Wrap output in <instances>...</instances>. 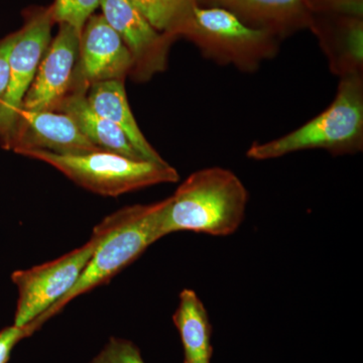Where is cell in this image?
Listing matches in <instances>:
<instances>
[{"label": "cell", "mask_w": 363, "mask_h": 363, "mask_svg": "<svg viewBox=\"0 0 363 363\" xmlns=\"http://www.w3.org/2000/svg\"><path fill=\"white\" fill-rule=\"evenodd\" d=\"M168 198L152 204L121 208L105 217L97 228L101 240L73 289L44 314L33 320L39 330L79 296L108 283L118 272L133 264L145 250L164 238L162 223Z\"/></svg>", "instance_id": "6da1fadb"}, {"label": "cell", "mask_w": 363, "mask_h": 363, "mask_svg": "<svg viewBox=\"0 0 363 363\" xmlns=\"http://www.w3.org/2000/svg\"><path fill=\"white\" fill-rule=\"evenodd\" d=\"M248 192L230 169L212 167L191 174L177 188L162 215L164 236L193 231L228 236L245 220Z\"/></svg>", "instance_id": "7a4b0ae2"}, {"label": "cell", "mask_w": 363, "mask_h": 363, "mask_svg": "<svg viewBox=\"0 0 363 363\" xmlns=\"http://www.w3.org/2000/svg\"><path fill=\"white\" fill-rule=\"evenodd\" d=\"M337 92L328 108L288 135L264 143H253L247 157L253 161L278 159L300 152L321 149L332 155H352L363 147V77H340Z\"/></svg>", "instance_id": "3957f363"}, {"label": "cell", "mask_w": 363, "mask_h": 363, "mask_svg": "<svg viewBox=\"0 0 363 363\" xmlns=\"http://www.w3.org/2000/svg\"><path fill=\"white\" fill-rule=\"evenodd\" d=\"M200 50L205 58L242 72L257 71L279 52V38L253 28L218 6L195 7L175 33Z\"/></svg>", "instance_id": "277c9868"}, {"label": "cell", "mask_w": 363, "mask_h": 363, "mask_svg": "<svg viewBox=\"0 0 363 363\" xmlns=\"http://www.w3.org/2000/svg\"><path fill=\"white\" fill-rule=\"evenodd\" d=\"M21 156L44 162L80 187L105 197H118L160 184L176 183L180 179L168 162L133 160L107 150L85 155L28 150Z\"/></svg>", "instance_id": "5b68a950"}, {"label": "cell", "mask_w": 363, "mask_h": 363, "mask_svg": "<svg viewBox=\"0 0 363 363\" xmlns=\"http://www.w3.org/2000/svg\"><path fill=\"white\" fill-rule=\"evenodd\" d=\"M101 233L95 226L90 240L58 259L11 274L18 290L13 325L26 326L56 304L77 283L89 262Z\"/></svg>", "instance_id": "8992f818"}, {"label": "cell", "mask_w": 363, "mask_h": 363, "mask_svg": "<svg viewBox=\"0 0 363 363\" xmlns=\"http://www.w3.org/2000/svg\"><path fill=\"white\" fill-rule=\"evenodd\" d=\"M54 23L50 6L40 7L28 14L23 28L14 33L9 58V86L0 105V143L13 128L40 60L51 43Z\"/></svg>", "instance_id": "52a82bcc"}, {"label": "cell", "mask_w": 363, "mask_h": 363, "mask_svg": "<svg viewBox=\"0 0 363 363\" xmlns=\"http://www.w3.org/2000/svg\"><path fill=\"white\" fill-rule=\"evenodd\" d=\"M131 68L133 59L123 40L102 14H93L81 33L69 93L86 94L97 83L124 81Z\"/></svg>", "instance_id": "ba28073f"}, {"label": "cell", "mask_w": 363, "mask_h": 363, "mask_svg": "<svg viewBox=\"0 0 363 363\" xmlns=\"http://www.w3.org/2000/svg\"><path fill=\"white\" fill-rule=\"evenodd\" d=\"M100 7L130 52L133 80L145 82L166 70L174 38L157 30L128 0H101Z\"/></svg>", "instance_id": "9c48e42d"}, {"label": "cell", "mask_w": 363, "mask_h": 363, "mask_svg": "<svg viewBox=\"0 0 363 363\" xmlns=\"http://www.w3.org/2000/svg\"><path fill=\"white\" fill-rule=\"evenodd\" d=\"M1 147L18 155L28 150H47L57 155H85L104 150L88 140L73 119L63 112L23 108Z\"/></svg>", "instance_id": "30bf717a"}, {"label": "cell", "mask_w": 363, "mask_h": 363, "mask_svg": "<svg viewBox=\"0 0 363 363\" xmlns=\"http://www.w3.org/2000/svg\"><path fill=\"white\" fill-rule=\"evenodd\" d=\"M79 47L80 35L77 32L66 23H60L59 33L40 60L21 108L32 111H57L70 91Z\"/></svg>", "instance_id": "8fae6325"}, {"label": "cell", "mask_w": 363, "mask_h": 363, "mask_svg": "<svg viewBox=\"0 0 363 363\" xmlns=\"http://www.w3.org/2000/svg\"><path fill=\"white\" fill-rule=\"evenodd\" d=\"M222 7L240 21L285 39L293 33L309 30L313 13L308 0H206Z\"/></svg>", "instance_id": "7c38bea8"}, {"label": "cell", "mask_w": 363, "mask_h": 363, "mask_svg": "<svg viewBox=\"0 0 363 363\" xmlns=\"http://www.w3.org/2000/svg\"><path fill=\"white\" fill-rule=\"evenodd\" d=\"M309 30L316 35L336 75L362 74L363 18L313 14Z\"/></svg>", "instance_id": "4fadbf2b"}, {"label": "cell", "mask_w": 363, "mask_h": 363, "mask_svg": "<svg viewBox=\"0 0 363 363\" xmlns=\"http://www.w3.org/2000/svg\"><path fill=\"white\" fill-rule=\"evenodd\" d=\"M86 97L93 111L123 131L140 157L150 162H167L147 142L136 123L126 97L124 81L97 83L91 86Z\"/></svg>", "instance_id": "5bb4252c"}, {"label": "cell", "mask_w": 363, "mask_h": 363, "mask_svg": "<svg viewBox=\"0 0 363 363\" xmlns=\"http://www.w3.org/2000/svg\"><path fill=\"white\" fill-rule=\"evenodd\" d=\"M173 322L183 345L184 363H211L212 326L206 308L195 291H182Z\"/></svg>", "instance_id": "9a60e30c"}, {"label": "cell", "mask_w": 363, "mask_h": 363, "mask_svg": "<svg viewBox=\"0 0 363 363\" xmlns=\"http://www.w3.org/2000/svg\"><path fill=\"white\" fill-rule=\"evenodd\" d=\"M56 111L70 116L81 133L100 149L133 160H145L133 149L123 131L93 111L84 93H69Z\"/></svg>", "instance_id": "2e32d148"}, {"label": "cell", "mask_w": 363, "mask_h": 363, "mask_svg": "<svg viewBox=\"0 0 363 363\" xmlns=\"http://www.w3.org/2000/svg\"><path fill=\"white\" fill-rule=\"evenodd\" d=\"M159 32L176 39L175 33L201 0H128Z\"/></svg>", "instance_id": "e0dca14e"}, {"label": "cell", "mask_w": 363, "mask_h": 363, "mask_svg": "<svg viewBox=\"0 0 363 363\" xmlns=\"http://www.w3.org/2000/svg\"><path fill=\"white\" fill-rule=\"evenodd\" d=\"M101 0H55L50 6L55 23H66L81 37L83 28L100 6Z\"/></svg>", "instance_id": "ac0fdd59"}, {"label": "cell", "mask_w": 363, "mask_h": 363, "mask_svg": "<svg viewBox=\"0 0 363 363\" xmlns=\"http://www.w3.org/2000/svg\"><path fill=\"white\" fill-rule=\"evenodd\" d=\"M88 363H145L140 348L125 338L111 337Z\"/></svg>", "instance_id": "d6986e66"}, {"label": "cell", "mask_w": 363, "mask_h": 363, "mask_svg": "<svg viewBox=\"0 0 363 363\" xmlns=\"http://www.w3.org/2000/svg\"><path fill=\"white\" fill-rule=\"evenodd\" d=\"M313 14L363 18V0H308Z\"/></svg>", "instance_id": "ffe728a7"}, {"label": "cell", "mask_w": 363, "mask_h": 363, "mask_svg": "<svg viewBox=\"0 0 363 363\" xmlns=\"http://www.w3.org/2000/svg\"><path fill=\"white\" fill-rule=\"evenodd\" d=\"M35 332V328L30 323L23 327L13 324L0 330V363L9 362L16 344L23 339L30 337Z\"/></svg>", "instance_id": "44dd1931"}, {"label": "cell", "mask_w": 363, "mask_h": 363, "mask_svg": "<svg viewBox=\"0 0 363 363\" xmlns=\"http://www.w3.org/2000/svg\"><path fill=\"white\" fill-rule=\"evenodd\" d=\"M14 42V33L0 42V105L2 104L9 86V58Z\"/></svg>", "instance_id": "7402d4cb"}]
</instances>
